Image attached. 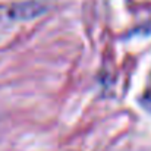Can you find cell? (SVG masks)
I'll use <instances>...</instances> for the list:
<instances>
[{"instance_id": "7a4b0ae2", "label": "cell", "mask_w": 151, "mask_h": 151, "mask_svg": "<svg viewBox=\"0 0 151 151\" xmlns=\"http://www.w3.org/2000/svg\"><path fill=\"white\" fill-rule=\"evenodd\" d=\"M147 101L151 104V87L148 88V93H147Z\"/></svg>"}, {"instance_id": "6da1fadb", "label": "cell", "mask_w": 151, "mask_h": 151, "mask_svg": "<svg viewBox=\"0 0 151 151\" xmlns=\"http://www.w3.org/2000/svg\"><path fill=\"white\" fill-rule=\"evenodd\" d=\"M46 12V6L40 1H24L12 6L9 9V16L12 19H19V21H27L40 16L41 13Z\"/></svg>"}]
</instances>
